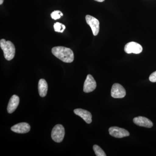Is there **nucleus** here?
I'll return each mask as SVG.
<instances>
[{
  "mask_svg": "<svg viewBox=\"0 0 156 156\" xmlns=\"http://www.w3.org/2000/svg\"><path fill=\"white\" fill-rule=\"evenodd\" d=\"M51 51L54 56L63 62L71 63L74 59L73 52L70 48L58 46L52 48Z\"/></svg>",
  "mask_w": 156,
  "mask_h": 156,
  "instance_id": "obj_1",
  "label": "nucleus"
},
{
  "mask_svg": "<svg viewBox=\"0 0 156 156\" xmlns=\"http://www.w3.org/2000/svg\"><path fill=\"white\" fill-rule=\"evenodd\" d=\"M0 47L4 52V56L8 61L12 60L15 54V48L14 44L10 41L5 39L0 41Z\"/></svg>",
  "mask_w": 156,
  "mask_h": 156,
  "instance_id": "obj_2",
  "label": "nucleus"
},
{
  "mask_svg": "<svg viewBox=\"0 0 156 156\" xmlns=\"http://www.w3.org/2000/svg\"><path fill=\"white\" fill-rule=\"evenodd\" d=\"M65 136L64 127L61 125H56L51 132V137L55 142L60 143L63 140Z\"/></svg>",
  "mask_w": 156,
  "mask_h": 156,
  "instance_id": "obj_3",
  "label": "nucleus"
},
{
  "mask_svg": "<svg viewBox=\"0 0 156 156\" xmlns=\"http://www.w3.org/2000/svg\"><path fill=\"white\" fill-rule=\"evenodd\" d=\"M86 20L87 24L91 27L93 35L94 36H97L99 33L100 28L99 20L93 16L89 15L86 16Z\"/></svg>",
  "mask_w": 156,
  "mask_h": 156,
  "instance_id": "obj_4",
  "label": "nucleus"
},
{
  "mask_svg": "<svg viewBox=\"0 0 156 156\" xmlns=\"http://www.w3.org/2000/svg\"><path fill=\"white\" fill-rule=\"evenodd\" d=\"M126 95V89L120 84L115 83L111 89V95L115 98H121L125 97Z\"/></svg>",
  "mask_w": 156,
  "mask_h": 156,
  "instance_id": "obj_5",
  "label": "nucleus"
},
{
  "mask_svg": "<svg viewBox=\"0 0 156 156\" xmlns=\"http://www.w3.org/2000/svg\"><path fill=\"white\" fill-rule=\"evenodd\" d=\"M109 132L111 136L116 138H122L129 136L130 133L124 128L118 127H112L109 128Z\"/></svg>",
  "mask_w": 156,
  "mask_h": 156,
  "instance_id": "obj_6",
  "label": "nucleus"
},
{
  "mask_svg": "<svg viewBox=\"0 0 156 156\" xmlns=\"http://www.w3.org/2000/svg\"><path fill=\"white\" fill-rule=\"evenodd\" d=\"M125 52L128 54L133 53L134 54H139L142 52V46L138 43L134 42H131L126 44L124 48Z\"/></svg>",
  "mask_w": 156,
  "mask_h": 156,
  "instance_id": "obj_7",
  "label": "nucleus"
},
{
  "mask_svg": "<svg viewBox=\"0 0 156 156\" xmlns=\"http://www.w3.org/2000/svg\"><path fill=\"white\" fill-rule=\"evenodd\" d=\"M96 81L93 76L91 75H88L84 84V92L86 93L92 92L96 89Z\"/></svg>",
  "mask_w": 156,
  "mask_h": 156,
  "instance_id": "obj_8",
  "label": "nucleus"
},
{
  "mask_svg": "<svg viewBox=\"0 0 156 156\" xmlns=\"http://www.w3.org/2000/svg\"><path fill=\"white\" fill-rule=\"evenodd\" d=\"M11 130L15 133L25 134L28 133L30 131V126L27 123H20L12 126Z\"/></svg>",
  "mask_w": 156,
  "mask_h": 156,
  "instance_id": "obj_9",
  "label": "nucleus"
},
{
  "mask_svg": "<svg viewBox=\"0 0 156 156\" xmlns=\"http://www.w3.org/2000/svg\"><path fill=\"white\" fill-rule=\"evenodd\" d=\"M133 122L137 126L145 128H151L153 126V123L150 120L146 117L139 116L133 119Z\"/></svg>",
  "mask_w": 156,
  "mask_h": 156,
  "instance_id": "obj_10",
  "label": "nucleus"
},
{
  "mask_svg": "<svg viewBox=\"0 0 156 156\" xmlns=\"http://www.w3.org/2000/svg\"><path fill=\"white\" fill-rule=\"evenodd\" d=\"M74 112L77 115L82 118L87 124H90L92 122V115L88 111L83 109L77 108L74 110Z\"/></svg>",
  "mask_w": 156,
  "mask_h": 156,
  "instance_id": "obj_11",
  "label": "nucleus"
},
{
  "mask_svg": "<svg viewBox=\"0 0 156 156\" xmlns=\"http://www.w3.org/2000/svg\"><path fill=\"white\" fill-rule=\"evenodd\" d=\"M19 97L17 95H13L11 97L8 104L7 110L8 113L11 114L15 111L19 104Z\"/></svg>",
  "mask_w": 156,
  "mask_h": 156,
  "instance_id": "obj_12",
  "label": "nucleus"
},
{
  "mask_svg": "<svg viewBox=\"0 0 156 156\" xmlns=\"http://www.w3.org/2000/svg\"><path fill=\"white\" fill-rule=\"evenodd\" d=\"M38 88L40 96L41 97H45L48 91V84L46 81L44 79H41L39 81Z\"/></svg>",
  "mask_w": 156,
  "mask_h": 156,
  "instance_id": "obj_13",
  "label": "nucleus"
},
{
  "mask_svg": "<svg viewBox=\"0 0 156 156\" xmlns=\"http://www.w3.org/2000/svg\"><path fill=\"white\" fill-rule=\"evenodd\" d=\"M54 30L56 32L63 33L66 29L65 26L59 22H56L53 25Z\"/></svg>",
  "mask_w": 156,
  "mask_h": 156,
  "instance_id": "obj_14",
  "label": "nucleus"
},
{
  "mask_svg": "<svg viewBox=\"0 0 156 156\" xmlns=\"http://www.w3.org/2000/svg\"><path fill=\"white\" fill-rule=\"evenodd\" d=\"M93 150L95 152L96 156H106V154L103 150L97 145H94L93 147Z\"/></svg>",
  "mask_w": 156,
  "mask_h": 156,
  "instance_id": "obj_15",
  "label": "nucleus"
},
{
  "mask_svg": "<svg viewBox=\"0 0 156 156\" xmlns=\"http://www.w3.org/2000/svg\"><path fill=\"white\" fill-rule=\"evenodd\" d=\"M63 16V14L61 11H53L51 14V18L53 19L56 20L59 19L61 16Z\"/></svg>",
  "mask_w": 156,
  "mask_h": 156,
  "instance_id": "obj_16",
  "label": "nucleus"
},
{
  "mask_svg": "<svg viewBox=\"0 0 156 156\" xmlns=\"http://www.w3.org/2000/svg\"><path fill=\"white\" fill-rule=\"evenodd\" d=\"M149 79L151 82L155 83L156 82V71L152 73L151 74Z\"/></svg>",
  "mask_w": 156,
  "mask_h": 156,
  "instance_id": "obj_17",
  "label": "nucleus"
},
{
  "mask_svg": "<svg viewBox=\"0 0 156 156\" xmlns=\"http://www.w3.org/2000/svg\"><path fill=\"white\" fill-rule=\"evenodd\" d=\"M94 1H96V2H103L105 0H94Z\"/></svg>",
  "mask_w": 156,
  "mask_h": 156,
  "instance_id": "obj_18",
  "label": "nucleus"
},
{
  "mask_svg": "<svg viewBox=\"0 0 156 156\" xmlns=\"http://www.w3.org/2000/svg\"><path fill=\"white\" fill-rule=\"evenodd\" d=\"M4 0H0V5H2L4 2Z\"/></svg>",
  "mask_w": 156,
  "mask_h": 156,
  "instance_id": "obj_19",
  "label": "nucleus"
}]
</instances>
